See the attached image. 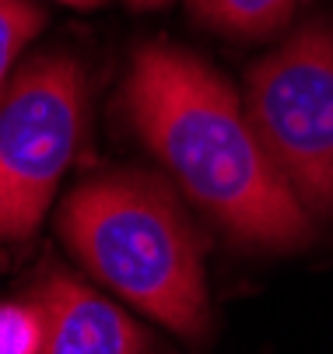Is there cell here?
Returning <instances> with one entry per match:
<instances>
[{
  "instance_id": "277c9868",
  "label": "cell",
  "mask_w": 333,
  "mask_h": 354,
  "mask_svg": "<svg viewBox=\"0 0 333 354\" xmlns=\"http://www.w3.org/2000/svg\"><path fill=\"white\" fill-rule=\"evenodd\" d=\"M84 71L67 53L32 57L0 91V242L39 232L84 133Z\"/></svg>"
},
{
  "instance_id": "7a4b0ae2",
  "label": "cell",
  "mask_w": 333,
  "mask_h": 354,
  "mask_svg": "<svg viewBox=\"0 0 333 354\" xmlns=\"http://www.w3.org/2000/svg\"><path fill=\"white\" fill-rule=\"evenodd\" d=\"M67 249L106 288L179 337H204L211 301L204 245L175 193L133 169L91 176L60 207Z\"/></svg>"
},
{
  "instance_id": "ba28073f",
  "label": "cell",
  "mask_w": 333,
  "mask_h": 354,
  "mask_svg": "<svg viewBox=\"0 0 333 354\" xmlns=\"http://www.w3.org/2000/svg\"><path fill=\"white\" fill-rule=\"evenodd\" d=\"M42 316L32 306H0V354H39Z\"/></svg>"
},
{
  "instance_id": "6da1fadb",
  "label": "cell",
  "mask_w": 333,
  "mask_h": 354,
  "mask_svg": "<svg viewBox=\"0 0 333 354\" xmlns=\"http://www.w3.org/2000/svg\"><path fill=\"white\" fill-rule=\"evenodd\" d=\"M123 109L182 196L235 242L288 252L312 239V218L284 186L235 88L179 46L133 49Z\"/></svg>"
},
{
  "instance_id": "9c48e42d",
  "label": "cell",
  "mask_w": 333,
  "mask_h": 354,
  "mask_svg": "<svg viewBox=\"0 0 333 354\" xmlns=\"http://www.w3.org/2000/svg\"><path fill=\"white\" fill-rule=\"evenodd\" d=\"M60 4H67V8H77V11H95V8H102L106 0H60Z\"/></svg>"
},
{
  "instance_id": "52a82bcc",
  "label": "cell",
  "mask_w": 333,
  "mask_h": 354,
  "mask_svg": "<svg viewBox=\"0 0 333 354\" xmlns=\"http://www.w3.org/2000/svg\"><path fill=\"white\" fill-rule=\"evenodd\" d=\"M42 25H46V15L28 0H0V91H4V81L15 60L42 32Z\"/></svg>"
},
{
  "instance_id": "30bf717a",
  "label": "cell",
  "mask_w": 333,
  "mask_h": 354,
  "mask_svg": "<svg viewBox=\"0 0 333 354\" xmlns=\"http://www.w3.org/2000/svg\"><path fill=\"white\" fill-rule=\"evenodd\" d=\"M130 8H140V11H148V8H162V4H169V0H126Z\"/></svg>"
},
{
  "instance_id": "8992f818",
  "label": "cell",
  "mask_w": 333,
  "mask_h": 354,
  "mask_svg": "<svg viewBox=\"0 0 333 354\" xmlns=\"http://www.w3.org/2000/svg\"><path fill=\"white\" fill-rule=\"evenodd\" d=\"M298 0H189L193 18L231 39H263L288 25Z\"/></svg>"
},
{
  "instance_id": "5b68a950",
  "label": "cell",
  "mask_w": 333,
  "mask_h": 354,
  "mask_svg": "<svg viewBox=\"0 0 333 354\" xmlns=\"http://www.w3.org/2000/svg\"><path fill=\"white\" fill-rule=\"evenodd\" d=\"M42 316L39 354H148V337L120 306L70 274H50L35 288Z\"/></svg>"
},
{
  "instance_id": "3957f363",
  "label": "cell",
  "mask_w": 333,
  "mask_h": 354,
  "mask_svg": "<svg viewBox=\"0 0 333 354\" xmlns=\"http://www.w3.org/2000/svg\"><path fill=\"white\" fill-rule=\"evenodd\" d=\"M246 116L309 214H333V25L309 21L246 74Z\"/></svg>"
}]
</instances>
